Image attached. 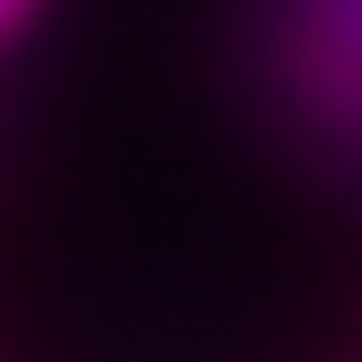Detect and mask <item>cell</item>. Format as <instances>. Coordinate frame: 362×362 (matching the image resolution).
Listing matches in <instances>:
<instances>
[{"instance_id": "cell-1", "label": "cell", "mask_w": 362, "mask_h": 362, "mask_svg": "<svg viewBox=\"0 0 362 362\" xmlns=\"http://www.w3.org/2000/svg\"><path fill=\"white\" fill-rule=\"evenodd\" d=\"M17 8H25V0H0V25H8V17H17Z\"/></svg>"}]
</instances>
